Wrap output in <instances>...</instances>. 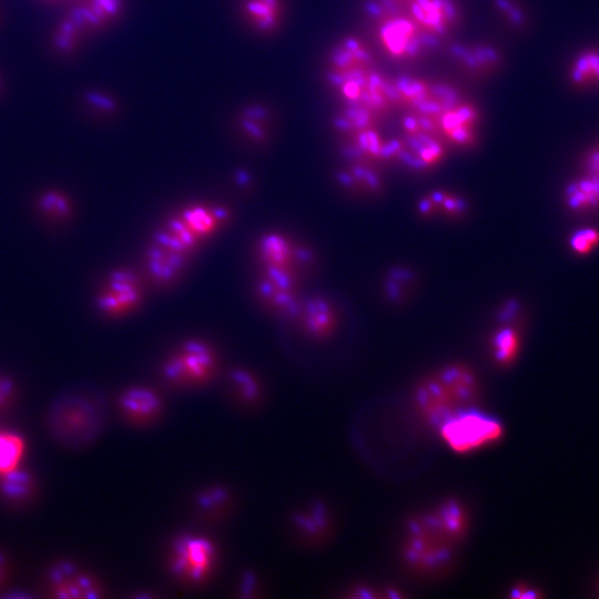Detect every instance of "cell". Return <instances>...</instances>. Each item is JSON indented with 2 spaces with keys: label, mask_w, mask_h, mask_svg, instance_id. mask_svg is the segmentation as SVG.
Returning <instances> with one entry per match:
<instances>
[{
  "label": "cell",
  "mask_w": 599,
  "mask_h": 599,
  "mask_svg": "<svg viewBox=\"0 0 599 599\" xmlns=\"http://www.w3.org/2000/svg\"><path fill=\"white\" fill-rule=\"evenodd\" d=\"M476 394L477 383L471 370L451 364L419 385L416 402L425 418L439 426L454 413L469 407Z\"/></svg>",
  "instance_id": "6da1fadb"
},
{
  "label": "cell",
  "mask_w": 599,
  "mask_h": 599,
  "mask_svg": "<svg viewBox=\"0 0 599 599\" xmlns=\"http://www.w3.org/2000/svg\"><path fill=\"white\" fill-rule=\"evenodd\" d=\"M104 410L101 403L85 394L63 395L51 406L47 426L52 437L68 447H83L102 430Z\"/></svg>",
  "instance_id": "7a4b0ae2"
},
{
  "label": "cell",
  "mask_w": 599,
  "mask_h": 599,
  "mask_svg": "<svg viewBox=\"0 0 599 599\" xmlns=\"http://www.w3.org/2000/svg\"><path fill=\"white\" fill-rule=\"evenodd\" d=\"M327 82L345 104L365 106L382 116L396 105L393 79L374 67L349 72H327Z\"/></svg>",
  "instance_id": "3957f363"
},
{
  "label": "cell",
  "mask_w": 599,
  "mask_h": 599,
  "mask_svg": "<svg viewBox=\"0 0 599 599\" xmlns=\"http://www.w3.org/2000/svg\"><path fill=\"white\" fill-rule=\"evenodd\" d=\"M444 441L457 453H469L499 440L502 425L487 413L471 407L460 409L439 424Z\"/></svg>",
  "instance_id": "277c9868"
},
{
  "label": "cell",
  "mask_w": 599,
  "mask_h": 599,
  "mask_svg": "<svg viewBox=\"0 0 599 599\" xmlns=\"http://www.w3.org/2000/svg\"><path fill=\"white\" fill-rule=\"evenodd\" d=\"M375 28L382 49L397 61L415 60L437 43L420 30L406 9L376 21Z\"/></svg>",
  "instance_id": "5b68a950"
},
{
  "label": "cell",
  "mask_w": 599,
  "mask_h": 599,
  "mask_svg": "<svg viewBox=\"0 0 599 599\" xmlns=\"http://www.w3.org/2000/svg\"><path fill=\"white\" fill-rule=\"evenodd\" d=\"M215 369V354L204 341H185L162 365V375L177 385H200Z\"/></svg>",
  "instance_id": "8992f818"
},
{
  "label": "cell",
  "mask_w": 599,
  "mask_h": 599,
  "mask_svg": "<svg viewBox=\"0 0 599 599\" xmlns=\"http://www.w3.org/2000/svg\"><path fill=\"white\" fill-rule=\"evenodd\" d=\"M215 555V546L209 538L179 535L171 545V572L189 582L203 581L213 568Z\"/></svg>",
  "instance_id": "52a82bcc"
},
{
  "label": "cell",
  "mask_w": 599,
  "mask_h": 599,
  "mask_svg": "<svg viewBox=\"0 0 599 599\" xmlns=\"http://www.w3.org/2000/svg\"><path fill=\"white\" fill-rule=\"evenodd\" d=\"M298 270L290 266H262L257 292L264 303L286 317H297L302 300L298 297Z\"/></svg>",
  "instance_id": "ba28073f"
},
{
  "label": "cell",
  "mask_w": 599,
  "mask_h": 599,
  "mask_svg": "<svg viewBox=\"0 0 599 599\" xmlns=\"http://www.w3.org/2000/svg\"><path fill=\"white\" fill-rule=\"evenodd\" d=\"M142 288L136 275L126 268L112 271L97 297L98 309L108 316H121L138 307Z\"/></svg>",
  "instance_id": "9c48e42d"
},
{
  "label": "cell",
  "mask_w": 599,
  "mask_h": 599,
  "mask_svg": "<svg viewBox=\"0 0 599 599\" xmlns=\"http://www.w3.org/2000/svg\"><path fill=\"white\" fill-rule=\"evenodd\" d=\"M402 152V138H385L377 126L345 136L343 142V153L349 161L399 162Z\"/></svg>",
  "instance_id": "30bf717a"
},
{
  "label": "cell",
  "mask_w": 599,
  "mask_h": 599,
  "mask_svg": "<svg viewBox=\"0 0 599 599\" xmlns=\"http://www.w3.org/2000/svg\"><path fill=\"white\" fill-rule=\"evenodd\" d=\"M405 9L420 30L437 41L450 32L459 19L455 0H410Z\"/></svg>",
  "instance_id": "8fae6325"
},
{
  "label": "cell",
  "mask_w": 599,
  "mask_h": 599,
  "mask_svg": "<svg viewBox=\"0 0 599 599\" xmlns=\"http://www.w3.org/2000/svg\"><path fill=\"white\" fill-rule=\"evenodd\" d=\"M478 125L479 111L464 99L444 111L438 118L440 136L445 142L460 149L475 145Z\"/></svg>",
  "instance_id": "7c38bea8"
},
{
  "label": "cell",
  "mask_w": 599,
  "mask_h": 599,
  "mask_svg": "<svg viewBox=\"0 0 599 599\" xmlns=\"http://www.w3.org/2000/svg\"><path fill=\"white\" fill-rule=\"evenodd\" d=\"M50 590L58 598H98L99 583L70 561L54 564L48 575Z\"/></svg>",
  "instance_id": "4fadbf2b"
},
{
  "label": "cell",
  "mask_w": 599,
  "mask_h": 599,
  "mask_svg": "<svg viewBox=\"0 0 599 599\" xmlns=\"http://www.w3.org/2000/svg\"><path fill=\"white\" fill-rule=\"evenodd\" d=\"M399 163L423 172L440 164L446 155L445 141L439 134L404 135Z\"/></svg>",
  "instance_id": "5bb4252c"
},
{
  "label": "cell",
  "mask_w": 599,
  "mask_h": 599,
  "mask_svg": "<svg viewBox=\"0 0 599 599\" xmlns=\"http://www.w3.org/2000/svg\"><path fill=\"white\" fill-rule=\"evenodd\" d=\"M306 334L316 339L331 336L338 325L336 306L324 296L302 300L297 314Z\"/></svg>",
  "instance_id": "9a60e30c"
},
{
  "label": "cell",
  "mask_w": 599,
  "mask_h": 599,
  "mask_svg": "<svg viewBox=\"0 0 599 599\" xmlns=\"http://www.w3.org/2000/svg\"><path fill=\"white\" fill-rule=\"evenodd\" d=\"M337 184L351 194L372 197L384 191V179L377 165L365 161H349L336 174Z\"/></svg>",
  "instance_id": "2e32d148"
},
{
  "label": "cell",
  "mask_w": 599,
  "mask_h": 599,
  "mask_svg": "<svg viewBox=\"0 0 599 599\" xmlns=\"http://www.w3.org/2000/svg\"><path fill=\"white\" fill-rule=\"evenodd\" d=\"M448 52L454 61L467 72L484 75L500 64L501 55L497 48L487 43H451Z\"/></svg>",
  "instance_id": "e0dca14e"
},
{
  "label": "cell",
  "mask_w": 599,
  "mask_h": 599,
  "mask_svg": "<svg viewBox=\"0 0 599 599\" xmlns=\"http://www.w3.org/2000/svg\"><path fill=\"white\" fill-rule=\"evenodd\" d=\"M372 67L374 57L368 45L358 37L348 35L332 49L327 72L342 73Z\"/></svg>",
  "instance_id": "ac0fdd59"
},
{
  "label": "cell",
  "mask_w": 599,
  "mask_h": 599,
  "mask_svg": "<svg viewBox=\"0 0 599 599\" xmlns=\"http://www.w3.org/2000/svg\"><path fill=\"white\" fill-rule=\"evenodd\" d=\"M469 207L466 197L447 190L427 192L416 203V212L424 219H461L468 213Z\"/></svg>",
  "instance_id": "d6986e66"
},
{
  "label": "cell",
  "mask_w": 599,
  "mask_h": 599,
  "mask_svg": "<svg viewBox=\"0 0 599 599\" xmlns=\"http://www.w3.org/2000/svg\"><path fill=\"white\" fill-rule=\"evenodd\" d=\"M189 257L151 241L146 252V265L153 281L167 285L175 281L186 265Z\"/></svg>",
  "instance_id": "ffe728a7"
},
{
  "label": "cell",
  "mask_w": 599,
  "mask_h": 599,
  "mask_svg": "<svg viewBox=\"0 0 599 599\" xmlns=\"http://www.w3.org/2000/svg\"><path fill=\"white\" fill-rule=\"evenodd\" d=\"M119 406L124 415L134 422H149L162 406L159 395L145 386H133L119 397Z\"/></svg>",
  "instance_id": "44dd1931"
},
{
  "label": "cell",
  "mask_w": 599,
  "mask_h": 599,
  "mask_svg": "<svg viewBox=\"0 0 599 599\" xmlns=\"http://www.w3.org/2000/svg\"><path fill=\"white\" fill-rule=\"evenodd\" d=\"M566 206L576 213L599 210V175L583 173L567 183L564 190Z\"/></svg>",
  "instance_id": "7402d4cb"
},
{
  "label": "cell",
  "mask_w": 599,
  "mask_h": 599,
  "mask_svg": "<svg viewBox=\"0 0 599 599\" xmlns=\"http://www.w3.org/2000/svg\"><path fill=\"white\" fill-rule=\"evenodd\" d=\"M179 215L191 231L203 241L225 224L230 212L220 205H193L185 207Z\"/></svg>",
  "instance_id": "603a6c76"
},
{
  "label": "cell",
  "mask_w": 599,
  "mask_h": 599,
  "mask_svg": "<svg viewBox=\"0 0 599 599\" xmlns=\"http://www.w3.org/2000/svg\"><path fill=\"white\" fill-rule=\"evenodd\" d=\"M242 12L254 29L266 33L281 22L283 3L282 0H243Z\"/></svg>",
  "instance_id": "cb8c5ba5"
},
{
  "label": "cell",
  "mask_w": 599,
  "mask_h": 599,
  "mask_svg": "<svg viewBox=\"0 0 599 599\" xmlns=\"http://www.w3.org/2000/svg\"><path fill=\"white\" fill-rule=\"evenodd\" d=\"M520 345L521 336L515 324H499L490 336L493 357L501 366H508L515 362Z\"/></svg>",
  "instance_id": "d4e9b609"
},
{
  "label": "cell",
  "mask_w": 599,
  "mask_h": 599,
  "mask_svg": "<svg viewBox=\"0 0 599 599\" xmlns=\"http://www.w3.org/2000/svg\"><path fill=\"white\" fill-rule=\"evenodd\" d=\"M379 115L372 110L356 104H345L335 115L334 128L343 136L377 126Z\"/></svg>",
  "instance_id": "484cf974"
},
{
  "label": "cell",
  "mask_w": 599,
  "mask_h": 599,
  "mask_svg": "<svg viewBox=\"0 0 599 599\" xmlns=\"http://www.w3.org/2000/svg\"><path fill=\"white\" fill-rule=\"evenodd\" d=\"M569 80L578 88L599 87V48L585 49L575 57Z\"/></svg>",
  "instance_id": "4316f807"
},
{
  "label": "cell",
  "mask_w": 599,
  "mask_h": 599,
  "mask_svg": "<svg viewBox=\"0 0 599 599\" xmlns=\"http://www.w3.org/2000/svg\"><path fill=\"white\" fill-rule=\"evenodd\" d=\"M122 0H87L78 12V23L99 27L111 21L120 11Z\"/></svg>",
  "instance_id": "83f0119b"
},
{
  "label": "cell",
  "mask_w": 599,
  "mask_h": 599,
  "mask_svg": "<svg viewBox=\"0 0 599 599\" xmlns=\"http://www.w3.org/2000/svg\"><path fill=\"white\" fill-rule=\"evenodd\" d=\"M24 450V440L18 434L0 430V476L19 468Z\"/></svg>",
  "instance_id": "f1b7e54d"
},
{
  "label": "cell",
  "mask_w": 599,
  "mask_h": 599,
  "mask_svg": "<svg viewBox=\"0 0 599 599\" xmlns=\"http://www.w3.org/2000/svg\"><path fill=\"white\" fill-rule=\"evenodd\" d=\"M33 487L31 476L19 468L0 476V493L10 500L27 499L32 494Z\"/></svg>",
  "instance_id": "f546056e"
},
{
  "label": "cell",
  "mask_w": 599,
  "mask_h": 599,
  "mask_svg": "<svg viewBox=\"0 0 599 599\" xmlns=\"http://www.w3.org/2000/svg\"><path fill=\"white\" fill-rule=\"evenodd\" d=\"M267 120L266 110L260 106H250L242 113L241 128L253 142L261 143L267 136Z\"/></svg>",
  "instance_id": "4dcf8cb0"
},
{
  "label": "cell",
  "mask_w": 599,
  "mask_h": 599,
  "mask_svg": "<svg viewBox=\"0 0 599 599\" xmlns=\"http://www.w3.org/2000/svg\"><path fill=\"white\" fill-rule=\"evenodd\" d=\"M438 524L449 537L461 535L466 525L465 512L460 505L448 501L444 504L435 515Z\"/></svg>",
  "instance_id": "1f68e13d"
},
{
  "label": "cell",
  "mask_w": 599,
  "mask_h": 599,
  "mask_svg": "<svg viewBox=\"0 0 599 599\" xmlns=\"http://www.w3.org/2000/svg\"><path fill=\"white\" fill-rule=\"evenodd\" d=\"M399 125L404 135L439 134L438 119L419 112L406 111Z\"/></svg>",
  "instance_id": "d6a6232c"
},
{
  "label": "cell",
  "mask_w": 599,
  "mask_h": 599,
  "mask_svg": "<svg viewBox=\"0 0 599 599\" xmlns=\"http://www.w3.org/2000/svg\"><path fill=\"white\" fill-rule=\"evenodd\" d=\"M414 281V273L408 267L398 266L392 268L385 277L384 288L386 295L392 301H399L407 294Z\"/></svg>",
  "instance_id": "836d02e7"
},
{
  "label": "cell",
  "mask_w": 599,
  "mask_h": 599,
  "mask_svg": "<svg viewBox=\"0 0 599 599\" xmlns=\"http://www.w3.org/2000/svg\"><path fill=\"white\" fill-rule=\"evenodd\" d=\"M296 528L308 535L318 534L327 524V514L322 504H314L309 510L296 512L293 517Z\"/></svg>",
  "instance_id": "e575fe53"
},
{
  "label": "cell",
  "mask_w": 599,
  "mask_h": 599,
  "mask_svg": "<svg viewBox=\"0 0 599 599\" xmlns=\"http://www.w3.org/2000/svg\"><path fill=\"white\" fill-rule=\"evenodd\" d=\"M569 248L577 255H588L599 246V230L593 226L577 229L568 237Z\"/></svg>",
  "instance_id": "d590c367"
},
{
  "label": "cell",
  "mask_w": 599,
  "mask_h": 599,
  "mask_svg": "<svg viewBox=\"0 0 599 599\" xmlns=\"http://www.w3.org/2000/svg\"><path fill=\"white\" fill-rule=\"evenodd\" d=\"M230 377L237 388L241 397L246 402H254L260 396V384L255 376L244 368H234Z\"/></svg>",
  "instance_id": "8d00e7d4"
},
{
  "label": "cell",
  "mask_w": 599,
  "mask_h": 599,
  "mask_svg": "<svg viewBox=\"0 0 599 599\" xmlns=\"http://www.w3.org/2000/svg\"><path fill=\"white\" fill-rule=\"evenodd\" d=\"M39 205L42 211L54 217L69 215L71 205L69 200L60 192L49 191L41 195Z\"/></svg>",
  "instance_id": "74e56055"
},
{
  "label": "cell",
  "mask_w": 599,
  "mask_h": 599,
  "mask_svg": "<svg viewBox=\"0 0 599 599\" xmlns=\"http://www.w3.org/2000/svg\"><path fill=\"white\" fill-rule=\"evenodd\" d=\"M497 11L516 29H521L526 23V14L515 0H494Z\"/></svg>",
  "instance_id": "f35d334b"
},
{
  "label": "cell",
  "mask_w": 599,
  "mask_h": 599,
  "mask_svg": "<svg viewBox=\"0 0 599 599\" xmlns=\"http://www.w3.org/2000/svg\"><path fill=\"white\" fill-rule=\"evenodd\" d=\"M229 498V491L223 486H212L201 491L196 504L201 509L212 510L223 505Z\"/></svg>",
  "instance_id": "ab89813d"
},
{
  "label": "cell",
  "mask_w": 599,
  "mask_h": 599,
  "mask_svg": "<svg viewBox=\"0 0 599 599\" xmlns=\"http://www.w3.org/2000/svg\"><path fill=\"white\" fill-rule=\"evenodd\" d=\"M582 165L586 173L599 175V143L587 150Z\"/></svg>",
  "instance_id": "60d3db41"
},
{
  "label": "cell",
  "mask_w": 599,
  "mask_h": 599,
  "mask_svg": "<svg viewBox=\"0 0 599 599\" xmlns=\"http://www.w3.org/2000/svg\"><path fill=\"white\" fill-rule=\"evenodd\" d=\"M13 394V383L8 376L0 373V410L10 404Z\"/></svg>",
  "instance_id": "b9f144b4"
},
{
  "label": "cell",
  "mask_w": 599,
  "mask_h": 599,
  "mask_svg": "<svg viewBox=\"0 0 599 599\" xmlns=\"http://www.w3.org/2000/svg\"><path fill=\"white\" fill-rule=\"evenodd\" d=\"M8 570V562L2 552H0V583L4 580Z\"/></svg>",
  "instance_id": "7bdbcfd3"
},
{
  "label": "cell",
  "mask_w": 599,
  "mask_h": 599,
  "mask_svg": "<svg viewBox=\"0 0 599 599\" xmlns=\"http://www.w3.org/2000/svg\"><path fill=\"white\" fill-rule=\"evenodd\" d=\"M396 1H398L399 3H402V4L405 6V4H406L407 2H409L410 0H396Z\"/></svg>",
  "instance_id": "ee69618b"
}]
</instances>
